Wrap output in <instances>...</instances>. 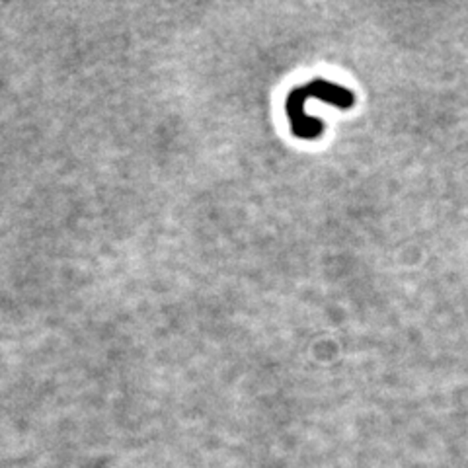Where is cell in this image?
<instances>
[{"instance_id": "1", "label": "cell", "mask_w": 468, "mask_h": 468, "mask_svg": "<svg viewBox=\"0 0 468 468\" xmlns=\"http://www.w3.org/2000/svg\"><path fill=\"white\" fill-rule=\"evenodd\" d=\"M307 100H322L340 109H350L355 106V96L351 90L343 88L340 84L330 82L326 78H314L312 82L304 86L292 88L285 101V109L291 121V131L295 137L309 139V141L318 139L324 133V121L304 111Z\"/></svg>"}]
</instances>
